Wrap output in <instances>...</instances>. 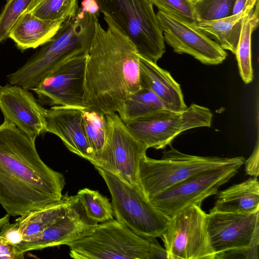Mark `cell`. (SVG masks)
<instances>
[{"mask_svg":"<svg viewBox=\"0 0 259 259\" xmlns=\"http://www.w3.org/2000/svg\"><path fill=\"white\" fill-rule=\"evenodd\" d=\"M258 212L208 214V237L215 258L226 252L244 249L251 244L259 231Z\"/></svg>","mask_w":259,"mask_h":259,"instance_id":"obj_14","label":"cell"},{"mask_svg":"<svg viewBox=\"0 0 259 259\" xmlns=\"http://www.w3.org/2000/svg\"><path fill=\"white\" fill-rule=\"evenodd\" d=\"M33 140L14 124L0 125V204L13 217L59 202L63 175L40 158Z\"/></svg>","mask_w":259,"mask_h":259,"instance_id":"obj_1","label":"cell"},{"mask_svg":"<svg viewBox=\"0 0 259 259\" xmlns=\"http://www.w3.org/2000/svg\"><path fill=\"white\" fill-rule=\"evenodd\" d=\"M24 253L20 252L15 246L9 243L0 235V258L21 259L24 258Z\"/></svg>","mask_w":259,"mask_h":259,"instance_id":"obj_30","label":"cell"},{"mask_svg":"<svg viewBox=\"0 0 259 259\" xmlns=\"http://www.w3.org/2000/svg\"><path fill=\"white\" fill-rule=\"evenodd\" d=\"M67 245L75 259H150L148 239L113 219L97 224L89 234Z\"/></svg>","mask_w":259,"mask_h":259,"instance_id":"obj_7","label":"cell"},{"mask_svg":"<svg viewBox=\"0 0 259 259\" xmlns=\"http://www.w3.org/2000/svg\"><path fill=\"white\" fill-rule=\"evenodd\" d=\"M207 215L192 204L170 217L161 237L168 259H215L208 237Z\"/></svg>","mask_w":259,"mask_h":259,"instance_id":"obj_9","label":"cell"},{"mask_svg":"<svg viewBox=\"0 0 259 259\" xmlns=\"http://www.w3.org/2000/svg\"><path fill=\"white\" fill-rule=\"evenodd\" d=\"M164 41L178 54H187L205 65H218L227 53L214 40L190 24L165 13L156 14Z\"/></svg>","mask_w":259,"mask_h":259,"instance_id":"obj_13","label":"cell"},{"mask_svg":"<svg viewBox=\"0 0 259 259\" xmlns=\"http://www.w3.org/2000/svg\"><path fill=\"white\" fill-rule=\"evenodd\" d=\"M98 17L79 8L75 16L63 22L49 41L43 45L24 65L7 75L9 83L31 90L66 60L87 54Z\"/></svg>","mask_w":259,"mask_h":259,"instance_id":"obj_3","label":"cell"},{"mask_svg":"<svg viewBox=\"0 0 259 259\" xmlns=\"http://www.w3.org/2000/svg\"><path fill=\"white\" fill-rule=\"evenodd\" d=\"M10 217L9 214H7L4 217L0 218V231L7 225L10 223Z\"/></svg>","mask_w":259,"mask_h":259,"instance_id":"obj_35","label":"cell"},{"mask_svg":"<svg viewBox=\"0 0 259 259\" xmlns=\"http://www.w3.org/2000/svg\"><path fill=\"white\" fill-rule=\"evenodd\" d=\"M95 167L109 189L116 220L142 237H161L170 217L155 207L139 186L131 185L107 170Z\"/></svg>","mask_w":259,"mask_h":259,"instance_id":"obj_6","label":"cell"},{"mask_svg":"<svg viewBox=\"0 0 259 259\" xmlns=\"http://www.w3.org/2000/svg\"><path fill=\"white\" fill-rule=\"evenodd\" d=\"M133 42L140 56L157 63L165 52L162 30L150 0H95Z\"/></svg>","mask_w":259,"mask_h":259,"instance_id":"obj_5","label":"cell"},{"mask_svg":"<svg viewBox=\"0 0 259 259\" xmlns=\"http://www.w3.org/2000/svg\"><path fill=\"white\" fill-rule=\"evenodd\" d=\"M86 54L74 56L56 67L31 90L41 105L84 108Z\"/></svg>","mask_w":259,"mask_h":259,"instance_id":"obj_12","label":"cell"},{"mask_svg":"<svg viewBox=\"0 0 259 259\" xmlns=\"http://www.w3.org/2000/svg\"><path fill=\"white\" fill-rule=\"evenodd\" d=\"M84 108L54 106L46 109L45 132L58 136L70 151L94 165L95 154L84 130Z\"/></svg>","mask_w":259,"mask_h":259,"instance_id":"obj_16","label":"cell"},{"mask_svg":"<svg viewBox=\"0 0 259 259\" xmlns=\"http://www.w3.org/2000/svg\"><path fill=\"white\" fill-rule=\"evenodd\" d=\"M244 158L199 156L185 154L171 146L160 159L145 155L140 160L138 184L145 197L150 199L189 178L222 166L244 164Z\"/></svg>","mask_w":259,"mask_h":259,"instance_id":"obj_4","label":"cell"},{"mask_svg":"<svg viewBox=\"0 0 259 259\" xmlns=\"http://www.w3.org/2000/svg\"><path fill=\"white\" fill-rule=\"evenodd\" d=\"M105 29L97 22L86 54L83 107L108 114L141 89L140 55L133 42L107 16Z\"/></svg>","mask_w":259,"mask_h":259,"instance_id":"obj_2","label":"cell"},{"mask_svg":"<svg viewBox=\"0 0 259 259\" xmlns=\"http://www.w3.org/2000/svg\"><path fill=\"white\" fill-rule=\"evenodd\" d=\"M63 22L42 19L26 11L12 28L9 38L20 50L35 49L49 41Z\"/></svg>","mask_w":259,"mask_h":259,"instance_id":"obj_19","label":"cell"},{"mask_svg":"<svg viewBox=\"0 0 259 259\" xmlns=\"http://www.w3.org/2000/svg\"><path fill=\"white\" fill-rule=\"evenodd\" d=\"M156 238H147L149 244L150 259H168L165 248L161 246Z\"/></svg>","mask_w":259,"mask_h":259,"instance_id":"obj_32","label":"cell"},{"mask_svg":"<svg viewBox=\"0 0 259 259\" xmlns=\"http://www.w3.org/2000/svg\"><path fill=\"white\" fill-rule=\"evenodd\" d=\"M0 109L4 120L35 140L45 133V111L29 90L12 84L0 86Z\"/></svg>","mask_w":259,"mask_h":259,"instance_id":"obj_15","label":"cell"},{"mask_svg":"<svg viewBox=\"0 0 259 259\" xmlns=\"http://www.w3.org/2000/svg\"><path fill=\"white\" fill-rule=\"evenodd\" d=\"M209 212L251 213L259 211V183L256 177L218 192Z\"/></svg>","mask_w":259,"mask_h":259,"instance_id":"obj_20","label":"cell"},{"mask_svg":"<svg viewBox=\"0 0 259 259\" xmlns=\"http://www.w3.org/2000/svg\"><path fill=\"white\" fill-rule=\"evenodd\" d=\"M235 0H195L192 1L198 22L217 20L233 15Z\"/></svg>","mask_w":259,"mask_h":259,"instance_id":"obj_27","label":"cell"},{"mask_svg":"<svg viewBox=\"0 0 259 259\" xmlns=\"http://www.w3.org/2000/svg\"><path fill=\"white\" fill-rule=\"evenodd\" d=\"M253 9H246L238 14L217 20L198 22L194 26L214 39L223 49L235 54L243 18Z\"/></svg>","mask_w":259,"mask_h":259,"instance_id":"obj_21","label":"cell"},{"mask_svg":"<svg viewBox=\"0 0 259 259\" xmlns=\"http://www.w3.org/2000/svg\"><path fill=\"white\" fill-rule=\"evenodd\" d=\"M81 10L91 14L100 15V8L95 0H82L81 3Z\"/></svg>","mask_w":259,"mask_h":259,"instance_id":"obj_34","label":"cell"},{"mask_svg":"<svg viewBox=\"0 0 259 259\" xmlns=\"http://www.w3.org/2000/svg\"><path fill=\"white\" fill-rule=\"evenodd\" d=\"M192 1H195V0H191Z\"/></svg>","mask_w":259,"mask_h":259,"instance_id":"obj_36","label":"cell"},{"mask_svg":"<svg viewBox=\"0 0 259 259\" xmlns=\"http://www.w3.org/2000/svg\"><path fill=\"white\" fill-rule=\"evenodd\" d=\"M258 159L259 144L257 138L253 152L249 157L245 161H244L245 170L247 175L256 178L258 176Z\"/></svg>","mask_w":259,"mask_h":259,"instance_id":"obj_31","label":"cell"},{"mask_svg":"<svg viewBox=\"0 0 259 259\" xmlns=\"http://www.w3.org/2000/svg\"><path fill=\"white\" fill-rule=\"evenodd\" d=\"M139 72L141 87L151 90L168 109L182 111L187 108L180 85L167 71L140 56Z\"/></svg>","mask_w":259,"mask_h":259,"instance_id":"obj_18","label":"cell"},{"mask_svg":"<svg viewBox=\"0 0 259 259\" xmlns=\"http://www.w3.org/2000/svg\"><path fill=\"white\" fill-rule=\"evenodd\" d=\"M82 119L86 137L96 158L104 146L107 137L106 115L84 108L82 110Z\"/></svg>","mask_w":259,"mask_h":259,"instance_id":"obj_26","label":"cell"},{"mask_svg":"<svg viewBox=\"0 0 259 259\" xmlns=\"http://www.w3.org/2000/svg\"><path fill=\"white\" fill-rule=\"evenodd\" d=\"M258 0H235L233 15L238 14L246 9H252Z\"/></svg>","mask_w":259,"mask_h":259,"instance_id":"obj_33","label":"cell"},{"mask_svg":"<svg viewBox=\"0 0 259 259\" xmlns=\"http://www.w3.org/2000/svg\"><path fill=\"white\" fill-rule=\"evenodd\" d=\"M159 11L190 24L197 22L191 0H150Z\"/></svg>","mask_w":259,"mask_h":259,"instance_id":"obj_29","label":"cell"},{"mask_svg":"<svg viewBox=\"0 0 259 259\" xmlns=\"http://www.w3.org/2000/svg\"><path fill=\"white\" fill-rule=\"evenodd\" d=\"M255 9L243 18L240 38L235 55L240 76L245 83L252 82L253 78L251 63V34L258 25V2Z\"/></svg>","mask_w":259,"mask_h":259,"instance_id":"obj_22","label":"cell"},{"mask_svg":"<svg viewBox=\"0 0 259 259\" xmlns=\"http://www.w3.org/2000/svg\"><path fill=\"white\" fill-rule=\"evenodd\" d=\"M87 216L97 223H103L113 219L111 203L98 191L85 188L76 195Z\"/></svg>","mask_w":259,"mask_h":259,"instance_id":"obj_25","label":"cell"},{"mask_svg":"<svg viewBox=\"0 0 259 259\" xmlns=\"http://www.w3.org/2000/svg\"><path fill=\"white\" fill-rule=\"evenodd\" d=\"M165 108H168L154 93L141 87L127 98L117 113L125 123Z\"/></svg>","mask_w":259,"mask_h":259,"instance_id":"obj_23","label":"cell"},{"mask_svg":"<svg viewBox=\"0 0 259 259\" xmlns=\"http://www.w3.org/2000/svg\"><path fill=\"white\" fill-rule=\"evenodd\" d=\"M32 0H8L0 14V43L9 37L10 32Z\"/></svg>","mask_w":259,"mask_h":259,"instance_id":"obj_28","label":"cell"},{"mask_svg":"<svg viewBox=\"0 0 259 259\" xmlns=\"http://www.w3.org/2000/svg\"><path fill=\"white\" fill-rule=\"evenodd\" d=\"M210 110L195 104L182 111L168 108L124 122L132 135L147 149H163L182 133L190 129L210 127Z\"/></svg>","mask_w":259,"mask_h":259,"instance_id":"obj_8","label":"cell"},{"mask_svg":"<svg viewBox=\"0 0 259 259\" xmlns=\"http://www.w3.org/2000/svg\"><path fill=\"white\" fill-rule=\"evenodd\" d=\"M97 224L87 216L76 196L66 214L37 235L27 245L25 252L67 245L89 234Z\"/></svg>","mask_w":259,"mask_h":259,"instance_id":"obj_17","label":"cell"},{"mask_svg":"<svg viewBox=\"0 0 259 259\" xmlns=\"http://www.w3.org/2000/svg\"><path fill=\"white\" fill-rule=\"evenodd\" d=\"M242 165H228L199 173L149 200L170 217L192 204L201 207L202 202L209 196L216 195L220 186L234 177Z\"/></svg>","mask_w":259,"mask_h":259,"instance_id":"obj_11","label":"cell"},{"mask_svg":"<svg viewBox=\"0 0 259 259\" xmlns=\"http://www.w3.org/2000/svg\"><path fill=\"white\" fill-rule=\"evenodd\" d=\"M105 115L107 137L94 165L131 185L139 186V164L148 149L135 138L117 113Z\"/></svg>","mask_w":259,"mask_h":259,"instance_id":"obj_10","label":"cell"},{"mask_svg":"<svg viewBox=\"0 0 259 259\" xmlns=\"http://www.w3.org/2000/svg\"><path fill=\"white\" fill-rule=\"evenodd\" d=\"M78 9L77 0H32L26 11L42 19L65 21Z\"/></svg>","mask_w":259,"mask_h":259,"instance_id":"obj_24","label":"cell"}]
</instances>
